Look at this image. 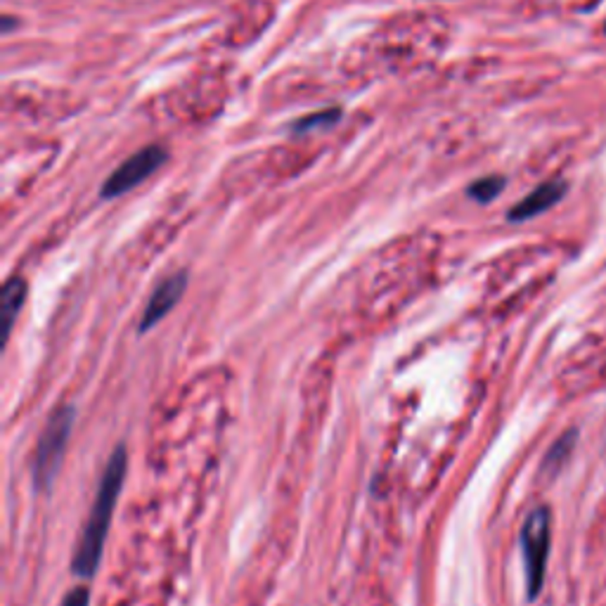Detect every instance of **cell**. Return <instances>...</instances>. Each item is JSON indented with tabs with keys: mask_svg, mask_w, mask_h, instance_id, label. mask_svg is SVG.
I'll return each mask as SVG.
<instances>
[{
	"mask_svg": "<svg viewBox=\"0 0 606 606\" xmlns=\"http://www.w3.org/2000/svg\"><path fill=\"white\" fill-rule=\"evenodd\" d=\"M502 188H505V178L502 175H486V178H479L476 182H471L467 188V194L479 204H488V201H493L502 192Z\"/></svg>",
	"mask_w": 606,
	"mask_h": 606,
	"instance_id": "30bf717a",
	"label": "cell"
},
{
	"mask_svg": "<svg viewBox=\"0 0 606 606\" xmlns=\"http://www.w3.org/2000/svg\"><path fill=\"white\" fill-rule=\"evenodd\" d=\"M166 159H169V154L162 145H147L133 156H128L119 169H114V173L102 185L100 194L105 200H114V197L131 192L133 188H138L140 182L147 181L154 171L162 169Z\"/></svg>",
	"mask_w": 606,
	"mask_h": 606,
	"instance_id": "277c9868",
	"label": "cell"
},
{
	"mask_svg": "<svg viewBox=\"0 0 606 606\" xmlns=\"http://www.w3.org/2000/svg\"><path fill=\"white\" fill-rule=\"evenodd\" d=\"M90 604V592L88 588H74L67 592V597L62 600V606H88Z\"/></svg>",
	"mask_w": 606,
	"mask_h": 606,
	"instance_id": "8fae6325",
	"label": "cell"
},
{
	"mask_svg": "<svg viewBox=\"0 0 606 606\" xmlns=\"http://www.w3.org/2000/svg\"><path fill=\"white\" fill-rule=\"evenodd\" d=\"M185 289H188V273H185V270H178L173 275L163 277V280L154 287V292H152L147 306H145L143 318H140L138 325L140 334H147L150 330H154V327L159 325V322H162L178 303H181Z\"/></svg>",
	"mask_w": 606,
	"mask_h": 606,
	"instance_id": "5b68a950",
	"label": "cell"
},
{
	"mask_svg": "<svg viewBox=\"0 0 606 606\" xmlns=\"http://www.w3.org/2000/svg\"><path fill=\"white\" fill-rule=\"evenodd\" d=\"M76 419L74 406H60L52 410V415L45 422L43 432L38 436L36 455L32 464V481L38 493H48L55 483L60 467H62L67 443H70L71 426Z\"/></svg>",
	"mask_w": 606,
	"mask_h": 606,
	"instance_id": "7a4b0ae2",
	"label": "cell"
},
{
	"mask_svg": "<svg viewBox=\"0 0 606 606\" xmlns=\"http://www.w3.org/2000/svg\"><path fill=\"white\" fill-rule=\"evenodd\" d=\"M14 26H17V19L10 17V14H5V17H3V33H10Z\"/></svg>",
	"mask_w": 606,
	"mask_h": 606,
	"instance_id": "7c38bea8",
	"label": "cell"
},
{
	"mask_svg": "<svg viewBox=\"0 0 606 606\" xmlns=\"http://www.w3.org/2000/svg\"><path fill=\"white\" fill-rule=\"evenodd\" d=\"M575 436H578L575 432H566L562 438H559V441H556L555 445H552L550 452H547V455H545V460H543V474L555 476L556 471L564 467V462H566V460L571 457V452H573Z\"/></svg>",
	"mask_w": 606,
	"mask_h": 606,
	"instance_id": "ba28073f",
	"label": "cell"
},
{
	"mask_svg": "<svg viewBox=\"0 0 606 606\" xmlns=\"http://www.w3.org/2000/svg\"><path fill=\"white\" fill-rule=\"evenodd\" d=\"M564 194H566V182L564 181L543 182V185H537L531 194H526L519 204H514L512 211L507 213V219L514 220V223L536 219V216H540V213H545L547 209L555 207Z\"/></svg>",
	"mask_w": 606,
	"mask_h": 606,
	"instance_id": "8992f818",
	"label": "cell"
},
{
	"mask_svg": "<svg viewBox=\"0 0 606 606\" xmlns=\"http://www.w3.org/2000/svg\"><path fill=\"white\" fill-rule=\"evenodd\" d=\"M341 119V109L339 107H331V109H322V112H312L303 119L294 121L292 124V133L294 135H301V133H311L315 128H331V126L337 124Z\"/></svg>",
	"mask_w": 606,
	"mask_h": 606,
	"instance_id": "9c48e42d",
	"label": "cell"
},
{
	"mask_svg": "<svg viewBox=\"0 0 606 606\" xmlns=\"http://www.w3.org/2000/svg\"><path fill=\"white\" fill-rule=\"evenodd\" d=\"M550 537H552V517L547 507H536L526 517L519 533L521 556H524V575H526V594L528 600H536L545 583L547 571V556H550Z\"/></svg>",
	"mask_w": 606,
	"mask_h": 606,
	"instance_id": "3957f363",
	"label": "cell"
},
{
	"mask_svg": "<svg viewBox=\"0 0 606 606\" xmlns=\"http://www.w3.org/2000/svg\"><path fill=\"white\" fill-rule=\"evenodd\" d=\"M26 294H29V284H26V280L22 275H13L3 284V292H0V315H3V334H5V339L13 331L14 320H17L19 311L24 306Z\"/></svg>",
	"mask_w": 606,
	"mask_h": 606,
	"instance_id": "52a82bcc",
	"label": "cell"
},
{
	"mask_svg": "<svg viewBox=\"0 0 606 606\" xmlns=\"http://www.w3.org/2000/svg\"><path fill=\"white\" fill-rule=\"evenodd\" d=\"M126 471H128V451L124 445H119V448H114V452L107 460L105 471L100 476V486L95 493V502L90 507L81 537H79V547H76L74 562H71V571H74L76 578L88 581V578H95V573L100 569L114 509H117L119 495L124 490Z\"/></svg>",
	"mask_w": 606,
	"mask_h": 606,
	"instance_id": "6da1fadb",
	"label": "cell"
}]
</instances>
